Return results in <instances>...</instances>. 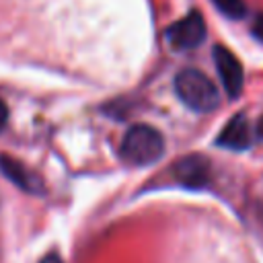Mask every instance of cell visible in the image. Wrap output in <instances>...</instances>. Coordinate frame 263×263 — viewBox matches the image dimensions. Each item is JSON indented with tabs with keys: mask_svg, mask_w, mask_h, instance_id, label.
<instances>
[{
	"mask_svg": "<svg viewBox=\"0 0 263 263\" xmlns=\"http://www.w3.org/2000/svg\"><path fill=\"white\" fill-rule=\"evenodd\" d=\"M175 92L183 105L197 113L214 111L220 103L218 86L195 68H185L175 76Z\"/></svg>",
	"mask_w": 263,
	"mask_h": 263,
	"instance_id": "1",
	"label": "cell"
},
{
	"mask_svg": "<svg viewBox=\"0 0 263 263\" xmlns=\"http://www.w3.org/2000/svg\"><path fill=\"white\" fill-rule=\"evenodd\" d=\"M162 152H164V140L160 132L146 123L132 125L125 132L121 140V148H119L121 158L134 166L152 164L162 156Z\"/></svg>",
	"mask_w": 263,
	"mask_h": 263,
	"instance_id": "2",
	"label": "cell"
},
{
	"mask_svg": "<svg viewBox=\"0 0 263 263\" xmlns=\"http://www.w3.org/2000/svg\"><path fill=\"white\" fill-rule=\"evenodd\" d=\"M166 39L175 49L197 47L205 39V21L197 10H191L181 21L173 23L166 29Z\"/></svg>",
	"mask_w": 263,
	"mask_h": 263,
	"instance_id": "3",
	"label": "cell"
},
{
	"mask_svg": "<svg viewBox=\"0 0 263 263\" xmlns=\"http://www.w3.org/2000/svg\"><path fill=\"white\" fill-rule=\"evenodd\" d=\"M214 64L222 82L224 92L230 99H236L242 90V82H245V72L242 66L238 62V58L224 45H216L214 47Z\"/></svg>",
	"mask_w": 263,
	"mask_h": 263,
	"instance_id": "4",
	"label": "cell"
},
{
	"mask_svg": "<svg viewBox=\"0 0 263 263\" xmlns=\"http://www.w3.org/2000/svg\"><path fill=\"white\" fill-rule=\"evenodd\" d=\"M175 179L191 189H199L210 181V160L203 154H187L173 166Z\"/></svg>",
	"mask_w": 263,
	"mask_h": 263,
	"instance_id": "5",
	"label": "cell"
},
{
	"mask_svg": "<svg viewBox=\"0 0 263 263\" xmlns=\"http://www.w3.org/2000/svg\"><path fill=\"white\" fill-rule=\"evenodd\" d=\"M0 171L18 189H23L27 193H43V181H41V177L35 171L27 168L21 160H16V158H12L8 154H0Z\"/></svg>",
	"mask_w": 263,
	"mask_h": 263,
	"instance_id": "6",
	"label": "cell"
},
{
	"mask_svg": "<svg viewBox=\"0 0 263 263\" xmlns=\"http://www.w3.org/2000/svg\"><path fill=\"white\" fill-rule=\"evenodd\" d=\"M253 142V132H251V123L242 113H236L220 132V136L216 138V144L228 150H245L249 148Z\"/></svg>",
	"mask_w": 263,
	"mask_h": 263,
	"instance_id": "7",
	"label": "cell"
},
{
	"mask_svg": "<svg viewBox=\"0 0 263 263\" xmlns=\"http://www.w3.org/2000/svg\"><path fill=\"white\" fill-rule=\"evenodd\" d=\"M214 6L224 12L228 18H242L247 14V4L245 0H212Z\"/></svg>",
	"mask_w": 263,
	"mask_h": 263,
	"instance_id": "8",
	"label": "cell"
},
{
	"mask_svg": "<svg viewBox=\"0 0 263 263\" xmlns=\"http://www.w3.org/2000/svg\"><path fill=\"white\" fill-rule=\"evenodd\" d=\"M253 35H255L259 41H263V14H259V16L255 18V23H253Z\"/></svg>",
	"mask_w": 263,
	"mask_h": 263,
	"instance_id": "9",
	"label": "cell"
},
{
	"mask_svg": "<svg viewBox=\"0 0 263 263\" xmlns=\"http://www.w3.org/2000/svg\"><path fill=\"white\" fill-rule=\"evenodd\" d=\"M6 121H8V107H6V105H4V101L0 99V132L4 129Z\"/></svg>",
	"mask_w": 263,
	"mask_h": 263,
	"instance_id": "10",
	"label": "cell"
},
{
	"mask_svg": "<svg viewBox=\"0 0 263 263\" xmlns=\"http://www.w3.org/2000/svg\"><path fill=\"white\" fill-rule=\"evenodd\" d=\"M41 263H62V259H60L58 255H53V253H49V255H45V257L41 259Z\"/></svg>",
	"mask_w": 263,
	"mask_h": 263,
	"instance_id": "11",
	"label": "cell"
},
{
	"mask_svg": "<svg viewBox=\"0 0 263 263\" xmlns=\"http://www.w3.org/2000/svg\"><path fill=\"white\" fill-rule=\"evenodd\" d=\"M257 136L259 138H263V117L259 119V123H257Z\"/></svg>",
	"mask_w": 263,
	"mask_h": 263,
	"instance_id": "12",
	"label": "cell"
}]
</instances>
